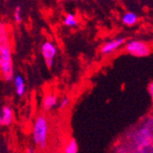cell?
I'll use <instances>...</instances> for the list:
<instances>
[{
  "label": "cell",
  "instance_id": "e0dca14e",
  "mask_svg": "<svg viewBox=\"0 0 153 153\" xmlns=\"http://www.w3.org/2000/svg\"><path fill=\"white\" fill-rule=\"evenodd\" d=\"M2 126V124H1V111H0V127Z\"/></svg>",
  "mask_w": 153,
  "mask_h": 153
},
{
  "label": "cell",
  "instance_id": "2e32d148",
  "mask_svg": "<svg viewBox=\"0 0 153 153\" xmlns=\"http://www.w3.org/2000/svg\"><path fill=\"white\" fill-rule=\"evenodd\" d=\"M33 148H29V149L27 150V152H29V153H33V152H35L36 150L35 149H32Z\"/></svg>",
  "mask_w": 153,
  "mask_h": 153
},
{
  "label": "cell",
  "instance_id": "8fae6325",
  "mask_svg": "<svg viewBox=\"0 0 153 153\" xmlns=\"http://www.w3.org/2000/svg\"><path fill=\"white\" fill-rule=\"evenodd\" d=\"M78 150H79V147H78V144L74 138L69 140L63 148L64 153H77Z\"/></svg>",
  "mask_w": 153,
  "mask_h": 153
},
{
  "label": "cell",
  "instance_id": "3957f363",
  "mask_svg": "<svg viewBox=\"0 0 153 153\" xmlns=\"http://www.w3.org/2000/svg\"><path fill=\"white\" fill-rule=\"evenodd\" d=\"M126 51L136 57H146L150 53L149 45L140 40H130L125 46Z\"/></svg>",
  "mask_w": 153,
  "mask_h": 153
},
{
  "label": "cell",
  "instance_id": "4fadbf2b",
  "mask_svg": "<svg viewBox=\"0 0 153 153\" xmlns=\"http://www.w3.org/2000/svg\"><path fill=\"white\" fill-rule=\"evenodd\" d=\"M14 20L18 24L21 23L22 21V10L19 6H18L14 11Z\"/></svg>",
  "mask_w": 153,
  "mask_h": 153
},
{
  "label": "cell",
  "instance_id": "9a60e30c",
  "mask_svg": "<svg viewBox=\"0 0 153 153\" xmlns=\"http://www.w3.org/2000/svg\"><path fill=\"white\" fill-rule=\"evenodd\" d=\"M149 92L151 95V98L153 100V82L149 83Z\"/></svg>",
  "mask_w": 153,
  "mask_h": 153
},
{
  "label": "cell",
  "instance_id": "ac0fdd59",
  "mask_svg": "<svg viewBox=\"0 0 153 153\" xmlns=\"http://www.w3.org/2000/svg\"><path fill=\"white\" fill-rule=\"evenodd\" d=\"M61 1H64V2H67V1H74V0H61Z\"/></svg>",
  "mask_w": 153,
  "mask_h": 153
},
{
  "label": "cell",
  "instance_id": "9c48e42d",
  "mask_svg": "<svg viewBox=\"0 0 153 153\" xmlns=\"http://www.w3.org/2000/svg\"><path fill=\"white\" fill-rule=\"evenodd\" d=\"M137 16L136 15L135 13L133 12H127L125 13L123 17H122V22L124 25L126 26H128V27H131V26H134L137 24Z\"/></svg>",
  "mask_w": 153,
  "mask_h": 153
},
{
  "label": "cell",
  "instance_id": "6da1fadb",
  "mask_svg": "<svg viewBox=\"0 0 153 153\" xmlns=\"http://www.w3.org/2000/svg\"><path fill=\"white\" fill-rule=\"evenodd\" d=\"M50 125L46 116L39 115L36 117L33 128H32V138L35 147L43 151L48 147L49 142Z\"/></svg>",
  "mask_w": 153,
  "mask_h": 153
},
{
  "label": "cell",
  "instance_id": "ba28073f",
  "mask_svg": "<svg viewBox=\"0 0 153 153\" xmlns=\"http://www.w3.org/2000/svg\"><path fill=\"white\" fill-rule=\"evenodd\" d=\"M13 82H14V87H15V91L19 96H23L26 93V83L24 81V78L18 74L14 75L13 77Z\"/></svg>",
  "mask_w": 153,
  "mask_h": 153
},
{
  "label": "cell",
  "instance_id": "30bf717a",
  "mask_svg": "<svg viewBox=\"0 0 153 153\" xmlns=\"http://www.w3.org/2000/svg\"><path fill=\"white\" fill-rule=\"evenodd\" d=\"M9 40V31L7 26L4 23H0V44L10 43Z\"/></svg>",
  "mask_w": 153,
  "mask_h": 153
},
{
  "label": "cell",
  "instance_id": "5b68a950",
  "mask_svg": "<svg viewBox=\"0 0 153 153\" xmlns=\"http://www.w3.org/2000/svg\"><path fill=\"white\" fill-rule=\"evenodd\" d=\"M125 42H126V39L124 38H117L115 39H112L110 41H107L106 43H105L102 48H101V53L103 55H110L113 52H115L117 50H118L120 47H122Z\"/></svg>",
  "mask_w": 153,
  "mask_h": 153
},
{
  "label": "cell",
  "instance_id": "277c9868",
  "mask_svg": "<svg viewBox=\"0 0 153 153\" xmlns=\"http://www.w3.org/2000/svg\"><path fill=\"white\" fill-rule=\"evenodd\" d=\"M41 55L48 69H51L54 64V60L57 55V48L51 41H45L40 48Z\"/></svg>",
  "mask_w": 153,
  "mask_h": 153
},
{
  "label": "cell",
  "instance_id": "7c38bea8",
  "mask_svg": "<svg viewBox=\"0 0 153 153\" xmlns=\"http://www.w3.org/2000/svg\"><path fill=\"white\" fill-rule=\"evenodd\" d=\"M63 24H64V26H66V27H73L77 26L78 21H77L76 17L74 15V14L69 13V14H67V15H66V16L64 17V19H63Z\"/></svg>",
  "mask_w": 153,
  "mask_h": 153
},
{
  "label": "cell",
  "instance_id": "7a4b0ae2",
  "mask_svg": "<svg viewBox=\"0 0 153 153\" xmlns=\"http://www.w3.org/2000/svg\"><path fill=\"white\" fill-rule=\"evenodd\" d=\"M0 74L6 82L13 80L14 66L10 43L0 44Z\"/></svg>",
  "mask_w": 153,
  "mask_h": 153
},
{
  "label": "cell",
  "instance_id": "52a82bcc",
  "mask_svg": "<svg viewBox=\"0 0 153 153\" xmlns=\"http://www.w3.org/2000/svg\"><path fill=\"white\" fill-rule=\"evenodd\" d=\"M1 124L2 126H10L14 121L13 109L8 105H4L1 108Z\"/></svg>",
  "mask_w": 153,
  "mask_h": 153
},
{
  "label": "cell",
  "instance_id": "8992f818",
  "mask_svg": "<svg viewBox=\"0 0 153 153\" xmlns=\"http://www.w3.org/2000/svg\"><path fill=\"white\" fill-rule=\"evenodd\" d=\"M57 105H58V98L54 94L48 93L43 96V99H42V108H43V110L49 112V111L52 110Z\"/></svg>",
  "mask_w": 153,
  "mask_h": 153
},
{
  "label": "cell",
  "instance_id": "5bb4252c",
  "mask_svg": "<svg viewBox=\"0 0 153 153\" xmlns=\"http://www.w3.org/2000/svg\"><path fill=\"white\" fill-rule=\"evenodd\" d=\"M69 104H70V98H69V97H64V98H62V101L60 102V108L63 109V108L67 107Z\"/></svg>",
  "mask_w": 153,
  "mask_h": 153
}]
</instances>
